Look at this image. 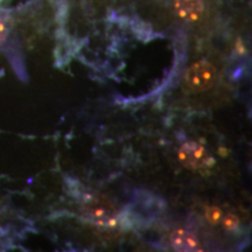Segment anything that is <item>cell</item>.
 Instances as JSON below:
<instances>
[{
	"label": "cell",
	"instance_id": "6da1fadb",
	"mask_svg": "<svg viewBox=\"0 0 252 252\" xmlns=\"http://www.w3.org/2000/svg\"><path fill=\"white\" fill-rule=\"evenodd\" d=\"M217 80L216 69L212 63L200 61L194 63L186 74V83L194 93H202L214 87Z\"/></svg>",
	"mask_w": 252,
	"mask_h": 252
},
{
	"label": "cell",
	"instance_id": "7a4b0ae2",
	"mask_svg": "<svg viewBox=\"0 0 252 252\" xmlns=\"http://www.w3.org/2000/svg\"><path fill=\"white\" fill-rule=\"evenodd\" d=\"M207 152L202 145L194 143H186L182 145L179 152V160L182 165L189 169H196L206 165L207 162Z\"/></svg>",
	"mask_w": 252,
	"mask_h": 252
},
{
	"label": "cell",
	"instance_id": "3957f363",
	"mask_svg": "<svg viewBox=\"0 0 252 252\" xmlns=\"http://www.w3.org/2000/svg\"><path fill=\"white\" fill-rule=\"evenodd\" d=\"M174 9L182 20L194 23L202 17L203 0H174Z\"/></svg>",
	"mask_w": 252,
	"mask_h": 252
},
{
	"label": "cell",
	"instance_id": "277c9868",
	"mask_svg": "<svg viewBox=\"0 0 252 252\" xmlns=\"http://www.w3.org/2000/svg\"><path fill=\"white\" fill-rule=\"evenodd\" d=\"M172 247L176 251H200L201 243L198 238L185 229H176L169 236Z\"/></svg>",
	"mask_w": 252,
	"mask_h": 252
},
{
	"label": "cell",
	"instance_id": "5b68a950",
	"mask_svg": "<svg viewBox=\"0 0 252 252\" xmlns=\"http://www.w3.org/2000/svg\"><path fill=\"white\" fill-rule=\"evenodd\" d=\"M220 217H222V213H220V209L216 207H213V208H209L207 212V219L209 220L210 223H215L220 222Z\"/></svg>",
	"mask_w": 252,
	"mask_h": 252
},
{
	"label": "cell",
	"instance_id": "8992f818",
	"mask_svg": "<svg viewBox=\"0 0 252 252\" xmlns=\"http://www.w3.org/2000/svg\"><path fill=\"white\" fill-rule=\"evenodd\" d=\"M238 223H239L238 217L235 216V215H228L224 219V220H223L224 228L228 229V230H232V229L237 228Z\"/></svg>",
	"mask_w": 252,
	"mask_h": 252
}]
</instances>
